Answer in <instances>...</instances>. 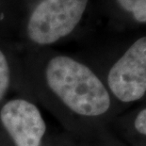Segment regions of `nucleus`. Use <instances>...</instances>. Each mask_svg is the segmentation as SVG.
I'll return each instance as SVG.
<instances>
[{
	"mask_svg": "<svg viewBox=\"0 0 146 146\" xmlns=\"http://www.w3.org/2000/svg\"><path fill=\"white\" fill-rule=\"evenodd\" d=\"M88 0H42L27 24L29 39L38 44H51L69 35L86 10Z\"/></svg>",
	"mask_w": 146,
	"mask_h": 146,
	"instance_id": "obj_2",
	"label": "nucleus"
},
{
	"mask_svg": "<svg viewBox=\"0 0 146 146\" xmlns=\"http://www.w3.org/2000/svg\"><path fill=\"white\" fill-rule=\"evenodd\" d=\"M113 94L123 102L141 99L146 92V37L136 41L115 63L108 77Z\"/></svg>",
	"mask_w": 146,
	"mask_h": 146,
	"instance_id": "obj_3",
	"label": "nucleus"
},
{
	"mask_svg": "<svg viewBox=\"0 0 146 146\" xmlns=\"http://www.w3.org/2000/svg\"><path fill=\"white\" fill-rule=\"evenodd\" d=\"M10 83V68L5 55L0 50V100L7 92Z\"/></svg>",
	"mask_w": 146,
	"mask_h": 146,
	"instance_id": "obj_6",
	"label": "nucleus"
},
{
	"mask_svg": "<svg viewBox=\"0 0 146 146\" xmlns=\"http://www.w3.org/2000/svg\"><path fill=\"white\" fill-rule=\"evenodd\" d=\"M0 119L16 146H40L45 133V123L35 105L15 99L4 105Z\"/></svg>",
	"mask_w": 146,
	"mask_h": 146,
	"instance_id": "obj_4",
	"label": "nucleus"
},
{
	"mask_svg": "<svg viewBox=\"0 0 146 146\" xmlns=\"http://www.w3.org/2000/svg\"><path fill=\"white\" fill-rule=\"evenodd\" d=\"M123 10L131 12L139 22H146V0H117Z\"/></svg>",
	"mask_w": 146,
	"mask_h": 146,
	"instance_id": "obj_5",
	"label": "nucleus"
},
{
	"mask_svg": "<svg viewBox=\"0 0 146 146\" xmlns=\"http://www.w3.org/2000/svg\"><path fill=\"white\" fill-rule=\"evenodd\" d=\"M135 127L141 134L146 135V110H141L135 120Z\"/></svg>",
	"mask_w": 146,
	"mask_h": 146,
	"instance_id": "obj_7",
	"label": "nucleus"
},
{
	"mask_svg": "<svg viewBox=\"0 0 146 146\" xmlns=\"http://www.w3.org/2000/svg\"><path fill=\"white\" fill-rule=\"evenodd\" d=\"M46 81L60 100L77 114L99 116L110 107V94L101 80L84 64L65 56L49 61Z\"/></svg>",
	"mask_w": 146,
	"mask_h": 146,
	"instance_id": "obj_1",
	"label": "nucleus"
}]
</instances>
